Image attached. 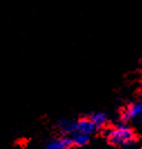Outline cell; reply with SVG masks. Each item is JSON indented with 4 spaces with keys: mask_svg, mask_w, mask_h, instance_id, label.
Listing matches in <instances>:
<instances>
[{
    "mask_svg": "<svg viewBox=\"0 0 142 149\" xmlns=\"http://www.w3.org/2000/svg\"><path fill=\"white\" fill-rule=\"evenodd\" d=\"M88 118L93 121V124L95 125L97 128L102 129V128H105L107 127V124H109V116L107 113L104 111H93Z\"/></svg>",
    "mask_w": 142,
    "mask_h": 149,
    "instance_id": "obj_6",
    "label": "cell"
},
{
    "mask_svg": "<svg viewBox=\"0 0 142 149\" xmlns=\"http://www.w3.org/2000/svg\"><path fill=\"white\" fill-rule=\"evenodd\" d=\"M68 137L72 141L73 147H84L90 141V136L84 135V134H80V132H74L73 135Z\"/></svg>",
    "mask_w": 142,
    "mask_h": 149,
    "instance_id": "obj_7",
    "label": "cell"
},
{
    "mask_svg": "<svg viewBox=\"0 0 142 149\" xmlns=\"http://www.w3.org/2000/svg\"><path fill=\"white\" fill-rule=\"evenodd\" d=\"M73 147L72 141L68 136H57L50 138L45 143L44 149H71Z\"/></svg>",
    "mask_w": 142,
    "mask_h": 149,
    "instance_id": "obj_4",
    "label": "cell"
},
{
    "mask_svg": "<svg viewBox=\"0 0 142 149\" xmlns=\"http://www.w3.org/2000/svg\"><path fill=\"white\" fill-rule=\"evenodd\" d=\"M104 136L111 145L117 147H129L136 143L138 139L132 126L124 124L122 121L120 124L113 125L111 127H106Z\"/></svg>",
    "mask_w": 142,
    "mask_h": 149,
    "instance_id": "obj_1",
    "label": "cell"
},
{
    "mask_svg": "<svg viewBox=\"0 0 142 149\" xmlns=\"http://www.w3.org/2000/svg\"><path fill=\"white\" fill-rule=\"evenodd\" d=\"M96 131H99V128L93 124V121L88 117H82L75 120V132L84 134L91 137Z\"/></svg>",
    "mask_w": 142,
    "mask_h": 149,
    "instance_id": "obj_3",
    "label": "cell"
},
{
    "mask_svg": "<svg viewBox=\"0 0 142 149\" xmlns=\"http://www.w3.org/2000/svg\"><path fill=\"white\" fill-rule=\"evenodd\" d=\"M56 128L63 136H71L75 132V120L69 118H61L56 123Z\"/></svg>",
    "mask_w": 142,
    "mask_h": 149,
    "instance_id": "obj_5",
    "label": "cell"
},
{
    "mask_svg": "<svg viewBox=\"0 0 142 149\" xmlns=\"http://www.w3.org/2000/svg\"><path fill=\"white\" fill-rule=\"evenodd\" d=\"M142 120V104L140 100L132 101L123 108L121 121L128 125H140Z\"/></svg>",
    "mask_w": 142,
    "mask_h": 149,
    "instance_id": "obj_2",
    "label": "cell"
}]
</instances>
